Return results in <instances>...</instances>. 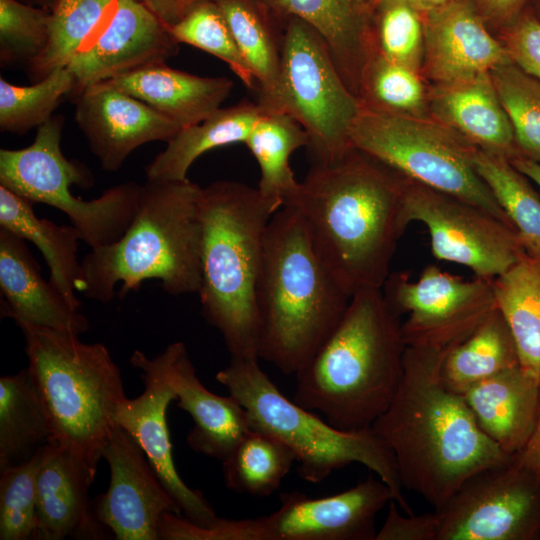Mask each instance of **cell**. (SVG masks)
<instances>
[{
  "mask_svg": "<svg viewBox=\"0 0 540 540\" xmlns=\"http://www.w3.org/2000/svg\"><path fill=\"white\" fill-rule=\"evenodd\" d=\"M215 378L246 409L251 429L272 434L291 449L303 480L320 483L335 470L359 463L388 485L402 512L413 514L393 454L372 428L347 432L322 420L284 396L258 359L230 358Z\"/></svg>",
  "mask_w": 540,
  "mask_h": 540,
  "instance_id": "8",
  "label": "cell"
},
{
  "mask_svg": "<svg viewBox=\"0 0 540 540\" xmlns=\"http://www.w3.org/2000/svg\"><path fill=\"white\" fill-rule=\"evenodd\" d=\"M62 116L37 128L33 143L22 149L0 150V185L31 203H43L63 212L81 241L97 248L117 241L136 215L142 185L126 182L106 189L93 200L71 193V185L87 189L92 173L68 160L61 150Z\"/></svg>",
  "mask_w": 540,
  "mask_h": 540,
  "instance_id": "9",
  "label": "cell"
},
{
  "mask_svg": "<svg viewBox=\"0 0 540 540\" xmlns=\"http://www.w3.org/2000/svg\"><path fill=\"white\" fill-rule=\"evenodd\" d=\"M435 512L437 540H537L540 480L513 455L471 475Z\"/></svg>",
  "mask_w": 540,
  "mask_h": 540,
  "instance_id": "12",
  "label": "cell"
},
{
  "mask_svg": "<svg viewBox=\"0 0 540 540\" xmlns=\"http://www.w3.org/2000/svg\"><path fill=\"white\" fill-rule=\"evenodd\" d=\"M349 139L352 146L411 181L467 201L512 225L475 170L478 147L450 127L361 106Z\"/></svg>",
  "mask_w": 540,
  "mask_h": 540,
  "instance_id": "10",
  "label": "cell"
},
{
  "mask_svg": "<svg viewBox=\"0 0 540 540\" xmlns=\"http://www.w3.org/2000/svg\"><path fill=\"white\" fill-rule=\"evenodd\" d=\"M75 121L101 167L117 171L143 144L168 142L181 128L146 103L107 82L76 95Z\"/></svg>",
  "mask_w": 540,
  "mask_h": 540,
  "instance_id": "19",
  "label": "cell"
},
{
  "mask_svg": "<svg viewBox=\"0 0 540 540\" xmlns=\"http://www.w3.org/2000/svg\"><path fill=\"white\" fill-rule=\"evenodd\" d=\"M422 14L426 70L437 84L489 73L512 62L471 0H450Z\"/></svg>",
  "mask_w": 540,
  "mask_h": 540,
  "instance_id": "20",
  "label": "cell"
},
{
  "mask_svg": "<svg viewBox=\"0 0 540 540\" xmlns=\"http://www.w3.org/2000/svg\"><path fill=\"white\" fill-rule=\"evenodd\" d=\"M514 167L540 187V164L525 157L511 161Z\"/></svg>",
  "mask_w": 540,
  "mask_h": 540,
  "instance_id": "49",
  "label": "cell"
},
{
  "mask_svg": "<svg viewBox=\"0 0 540 540\" xmlns=\"http://www.w3.org/2000/svg\"><path fill=\"white\" fill-rule=\"evenodd\" d=\"M351 297L317 255L300 212L271 217L257 285L259 359L296 374L341 321Z\"/></svg>",
  "mask_w": 540,
  "mask_h": 540,
  "instance_id": "4",
  "label": "cell"
},
{
  "mask_svg": "<svg viewBox=\"0 0 540 540\" xmlns=\"http://www.w3.org/2000/svg\"><path fill=\"white\" fill-rule=\"evenodd\" d=\"M146 103L181 129L215 113L230 95L227 77H202L153 63L104 81Z\"/></svg>",
  "mask_w": 540,
  "mask_h": 540,
  "instance_id": "24",
  "label": "cell"
},
{
  "mask_svg": "<svg viewBox=\"0 0 540 540\" xmlns=\"http://www.w3.org/2000/svg\"><path fill=\"white\" fill-rule=\"evenodd\" d=\"M528 4L533 10L534 14L540 20V0H529Z\"/></svg>",
  "mask_w": 540,
  "mask_h": 540,
  "instance_id": "51",
  "label": "cell"
},
{
  "mask_svg": "<svg viewBox=\"0 0 540 540\" xmlns=\"http://www.w3.org/2000/svg\"><path fill=\"white\" fill-rule=\"evenodd\" d=\"M75 80L67 67L52 71L29 86H17L0 78V129L23 134L40 127L67 94L74 92Z\"/></svg>",
  "mask_w": 540,
  "mask_h": 540,
  "instance_id": "37",
  "label": "cell"
},
{
  "mask_svg": "<svg viewBox=\"0 0 540 540\" xmlns=\"http://www.w3.org/2000/svg\"><path fill=\"white\" fill-rule=\"evenodd\" d=\"M529 0H471L486 23L500 29L514 20Z\"/></svg>",
  "mask_w": 540,
  "mask_h": 540,
  "instance_id": "46",
  "label": "cell"
},
{
  "mask_svg": "<svg viewBox=\"0 0 540 540\" xmlns=\"http://www.w3.org/2000/svg\"><path fill=\"white\" fill-rule=\"evenodd\" d=\"M42 449L29 461L0 470V540L37 539L36 478Z\"/></svg>",
  "mask_w": 540,
  "mask_h": 540,
  "instance_id": "42",
  "label": "cell"
},
{
  "mask_svg": "<svg viewBox=\"0 0 540 540\" xmlns=\"http://www.w3.org/2000/svg\"><path fill=\"white\" fill-rule=\"evenodd\" d=\"M1 314L59 332L80 335L89 328L87 318L60 291L46 281L25 240L0 228Z\"/></svg>",
  "mask_w": 540,
  "mask_h": 540,
  "instance_id": "23",
  "label": "cell"
},
{
  "mask_svg": "<svg viewBox=\"0 0 540 540\" xmlns=\"http://www.w3.org/2000/svg\"><path fill=\"white\" fill-rule=\"evenodd\" d=\"M116 4L117 0H50L48 40L28 64L30 78L37 82L66 67L106 27Z\"/></svg>",
  "mask_w": 540,
  "mask_h": 540,
  "instance_id": "33",
  "label": "cell"
},
{
  "mask_svg": "<svg viewBox=\"0 0 540 540\" xmlns=\"http://www.w3.org/2000/svg\"><path fill=\"white\" fill-rule=\"evenodd\" d=\"M201 187L189 179L147 180L139 206L115 242L92 248L81 261L77 292L106 304L157 279L170 295L198 293L201 284Z\"/></svg>",
  "mask_w": 540,
  "mask_h": 540,
  "instance_id": "6",
  "label": "cell"
},
{
  "mask_svg": "<svg viewBox=\"0 0 540 540\" xmlns=\"http://www.w3.org/2000/svg\"><path fill=\"white\" fill-rule=\"evenodd\" d=\"M358 99L368 109L413 115L425 92L416 70L374 53L362 74Z\"/></svg>",
  "mask_w": 540,
  "mask_h": 540,
  "instance_id": "40",
  "label": "cell"
},
{
  "mask_svg": "<svg viewBox=\"0 0 540 540\" xmlns=\"http://www.w3.org/2000/svg\"><path fill=\"white\" fill-rule=\"evenodd\" d=\"M281 111L305 130L311 164H330L351 147L350 128L361 110L320 35L305 21L284 24L280 65Z\"/></svg>",
  "mask_w": 540,
  "mask_h": 540,
  "instance_id": "11",
  "label": "cell"
},
{
  "mask_svg": "<svg viewBox=\"0 0 540 540\" xmlns=\"http://www.w3.org/2000/svg\"><path fill=\"white\" fill-rule=\"evenodd\" d=\"M0 228L32 242L42 253L50 271V282L80 309L77 284L81 276L77 230L37 217L33 203L0 185Z\"/></svg>",
  "mask_w": 540,
  "mask_h": 540,
  "instance_id": "27",
  "label": "cell"
},
{
  "mask_svg": "<svg viewBox=\"0 0 540 540\" xmlns=\"http://www.w3.org/2000/svg\"><path fill=\"white\" fill-rule=\"evenodd\" d=\"M499 39L511 61L540 80V20L529 4L514 20L501 28Z\"/></svg>",
  "mask_w": 540,
  "mask_h": 540,
  "instance_id": "44",
  "label": "cell"
},
{
  "mask_svg": "<svg viewBox=\"0 0 540 540\" xmlns=\"http://www.w3.org/2000/svg\"><path fill=\"white\" fill-rule=\"evenodd\" d=\"M258 1L262 3L265 7H267L269 10H272L282 0H258Z\"/></svg>",
  "mask_w": 540,
  "mask_h": 540,
  "instance_id": "52",
  "label": "cell"
},
{
  "mask_svg": "<svg viewBox=\"0 0 540 540\" xmlns=\"http://www.w3.org/2000/svg\"><path fill=\"white\" fill-rule=\"evenodd\" d=\"M522 157L540 164V80L513 62L490 71Z\"/></svg>",
  "mask_w": 540,
  "mask_h": 540,
  "instance_id": "38",
  "label": "cell"
},
{
  "mask_svg": "<svg viewBox=\"0 0 540 540\" xmlns=\"http://www.w3.org/2000/svg\"><path fill=\"white\" fill-rule=\"evenodd\" d=\"M102 457L110 469V483L105 493L92 500L96 519L114 539L159 540L161 516H182V511L137 440L116 425Z\"/></svg>",
  "mask_w": 540,
  "mask_h": 540,
  "instance_id": "16",
  "label": "cell"
},
{
  "mask_svg": "<svg viewBox=\"0 0 540 540\" xmlns=\"http://www.w3.org/2000/svg\"><path fill=\"white\" fill-rule=\"evenodd\" d=\"M514 456L540 480V396L537 416L531 434L523 448Z\"/></svg>",
  "mask_w": 540,
  "mask_h": 540,
  "instance_id": "48",
  "label": "cell"
},
{
  "mask_svg": "<svg viewBox=\"0 0 540 540\" xmlns=\"http://www.w3.org/2000/svg\"><path fill=\"white\" fill-rule=\"evenodd\" d=\"M519 365L513 335L496 308L466 339L448 351L441 378L450 390L463 395L480 381Z\"/></svg>",
  "mask_w": 540,
  "mask_h": 540,
  "instance_id": "32",
  "label": "cell"
},
{
  "mask_svg": "<svg viewBox=\"0 0 540 540\" xmlns=\"http://www.w3.org/2000/svg\"><path fill=\"white\" fill-rule=\"evenodd\" d=\"M263 114L258 103L241 101L219 108L201 123L181 129L146 166L147 180L182 181L202 154L222 146L245 143Z\"/></svg>",
  "mask_w": 540,
  "mask_h": 540,
  "instance_id": "28",
  "label": "cell"
},
{
  "mask_svg": "<svg viewBox=\"0 0 540 540\" xmlns=\"http://www.w3.org/2000/svg\"><path fill=\"white\" fill-rule=\"evenodd\" d=\"M25 338L28 370L49 414L52 441L97 472L127 399L119 367L102 343L78 335L18 323Z\"/></svg>",
  "mask_w": 540,
  "mask_h": 540,
  "instance_id": "7",
  "label": "cell"
},
{
  "mask_svg": "<svg viewBox=\"0 0 540 540\" xmlns=\"http://www.w3.org/2000/svg\"><path fill=\"white\" fill-rule=\"evenodd\" d=\"M410 179L352 146L330 164H311L285 204L302 215L312 245L342 289H382L408 224ZM284 204V205H285Z\"/></svg>",
  "mask_w": 540,
  "mask_h": 540,
  "instance_id": "1",
  "label": "cell"
},
{
  "mask_svg": "<svg viewBox=\"0 0 540 540\" xmlns=\"http://www.w3.org/2000/svg\"><path fill=\"white\" fill-rule=\"evenodd\" d=\"M96 472L55 441L41 454L36 478L37 539H107L111 532L94 516L88 490Z\"/></svg>",
  "mask_w": 540,
  "mask_h": 540,
  "instance_id": "21",
  "label": "cell"
},
{
  "mask_svg": "<svg viewBox=\"0 0 540 540\" xmlns=\"http://www.w3.org/2000/svg\"><path fill=\"white\" fill-rule=\"evenodd\" d=\"M238 49L253 73L263 112H282L280 65L282 35L270 22L271 11L258 0H215Z\"/></svg>",
  "mask_w": 540,
  "mask_h": 540,
  "instance_id": "29",
  "label": "cell"
},
{
  "mask_svg": "<svg viewBox=\"0 0 540 540\" xmlns=\"http://www.w3.org/2000/svg\"><path fill=\"white\" fill-rule=\"evenodd\" d=\"M520 366L540 380V257L527 252L492 281Z\"/></svg>",
  "mask_w": 540,
  "mask_h": 540,
  "instance_id": "31",
  "label": "cell"
},
{
  "mask_svg": "<svg viewBox=\"0 0 540 540\" xmlns=\"http://www.w3.org/2000/svg\"><path fill=\"white\" fill-rule=\"evenodd\" d=\"M168 29L179 44L191 45L224 61L247 88L257 91L255 77L215 0L196 5Z\"/></svg>",
  "mask_w": 540,
  "mask_h": 540,
  "instance_id": "39",
  "label": "cell"
},
{
  "mask_svg": "<svg viewBox=\"0 0 540 540\" xmlns=\"http://www.w3.org/2000/svg\"><path fill=\"white\" fill-rule=\"evenodd\" d=\"M34 1L44 2L45 4H48L50 0H34Z\"/></svg>",
  "mask_w": 540,
  "mask_h": 540,
  "instance_id": "53",
  "label": "cell"
},
{
  "mask_svg": "<svg viewBox=\"0 0 540 540\" xmlns=\"http://www.w3.org/2000/svg\"><path fill=\"white\" fill-rule=\"evenodd\" d=\"M406 343L401 316L382 289L356 292L331 335L295 374L293 401L334 427L371 428L402 378Z\"/></svg>",
  "mask_w": 540,
  "mask_h": 540,
  "instance_id": "3",
  "label": "cell"
},
{
  "mask_svg": "<svg viewBox=\"0 0 540 540\" xmlns=\"http://www.w3.org/2000/svg\"><path fill=\"white\" fill-rule=\"evenodd\" d=\"M375 53L417 70L424 54L423 14L402 0H382L373 6Z\"/></svg>",
  "mask_w": 540,
  "mask_h": 540,
  "instance_id": "41",
  "label": "cell"
},
{
  "mask_svg": "<svg viewBox=\"0 0 540 540\" xmlns=\"http://www.w3.org/2000/svg\"><path fill=\"white\" fill-rule=\"evenodd\" d=\"M380 1L382 0H370L372 6H374L376 3ZM402 1L407 2L408 4L414 6L416 9L424 13L426 11H429L438 6L443 5L444 3L450 0H402Z\"/></svg>",
  "mask_w": 540,
  "mask_h": 540,
  "instance_id": "50",
  "label": "cell"
},
{
  "mask_svg": "<svg viewBox=\"0 0 540 540\" xmlns=\"http://www.w3.org/2000/svg\"><path fill=\"white\" fill-rule=\"evenodd\" d=\"M308 143L307 133L290 114L263 112L245 141L258 163L260 179L257 188L263 195L279 200L283 205L294 196L299 182L289 158Z\"/></svg>",
  "mask_w": 540,
  "mask_h": 540,
  "instance_id": "34",
  "label": "cell"
},
{
  "mask_svg": "<svg viewBox=\"0 0 540 540\" xmlns=\"http://www.w3.org/2000/svg\"><path fill=\"white\" fill-rule=\"evenodd\" d=\"M129 362L142 371L144 391L118 406L115 423L137 440L183 517L198 526L209 527L218 519L213 507L199 490L183 482L174 464L167 410L177 395L162 361L159 355L150 358L135 350Z\"/></svg>",
  "mask_w": 540,
  "mask_h": 540,
  "instance_id": "17",
  "label": "cell"
},
{
  "mask_svg": "<svg viewBox=\"0 0 540 540\" xmlns=\"http://www.w3.org/2000/svg\"><path fill=\"white\" fill-rule=\"evenodd\" d=\"M493 280H464L426 266L416 281L390 274L382 291L400 316L407 346L450 348L466 339L496 308Z\"/></svg>",
  "mask_w": 540,
  "mask_h": 540,
  "instance_id": "15",
  "label": "cell"
},
{
  "mask_svg": "<svg viewBox=\"0 0 540 540\" xmlns=\"http://www.w3.org/2000/svg\"><path fill=\"white\" fill-rule=\"evenodd\" d=\"M539 396L540 380L520 365L480 381L463 394L480 429L509 456L528 440Z\"/></svg>",
  "mask_w": 540,
  "mask_h": 540,
  "instance_id": "26",
  "label": "cell"
},
{
  "mask_svg": "<svg viewBox=\"0 0 540 540\" xmlns=\"http://www.w3.org/2000/svg\"><path fill=\"white\" fill-rule=\"evenodd\" d=\"M167 27L184 17L192 8L206 0H140Z\"/></svg>",
  "mask_w": 540,
  "mask_h": 540,
  "instance_id": "47",
  "label": "cell"
},
{
  "mask_svg": "<svg viewBox=\"0 0 540 540\" xmlns=\"http://www.w3.org/2000/svg\"><path fill=\"white\" fill-rule=\"evenodd\" d=\"M404 219L428 230L433 256L463 265L476 277L493 280L526 250L515 228L476 205L410 181L403 199Z\"/></svg>",
  "mask_w": 540,
  "mask_h": 540,
  "instance_id": "13",
  "label": "cell"
},
{
  "mask_svg": "<svg viewBox=\"0 0 540 540\" xmlns=\"http://www.w3.org/2000/svg\"><path fill=\"white\" fill-rule=\"evenodd\" d=\"M52 440L48 411L28 368L0 378V470L23 464Z\"/></svg>",
  "mask_w": 540,
  "mask_h": 540,
  "instance_id": "30",
  "label": "cell"
},
{
  "mask_svg": "<svg viewBox=\"0 0 540 540\" xmlns=\"http://www.w3.org/2000/svg\"><path fill=\"white\" fill-rule=\"evenodd\" d=\"M179 43L168 27L140 0H117L106 27L66 66L75 80L74 95L86 87L144 66L166 62Z\"/></svg>",
  "mask_w": 540,
  "mask_h": 540,
  "instance_id": "18",
  "label": "cell"
},
{
  "mask_svg": "<svg viewBox=\"0 0 540 540\" xmlns=\"http://www.w3.org/2000/svg\"><path fill=\"white\" fill-rule=\"evenodd\" d=\"M296 461L294 453L272 434L251 429L222 461L228 489L268 497L281 485Z\"/></svg>",
  "mask_w": 540,
  "mask_h": 540,
  "instance_id": "35",
  "label": "cell"
},
{
  "mask_svg": "<svg viewBox=\"0 0 540 540\" xmlns=\"http://www.w3.org/2000/svg\"><path fill=\"white\" fill-rule=\"evenodd\" d=\"M451 348L407 346L399 387L371 426L392 452L402 487L434 509L471 475L511 457L480 429L463 395L444 384Z\"/></svg>",
  "mask_w": 540,
  "mask_h": 540,
  "instance_id": "2",
  "label": "cell"
},
{
  "mask_svg": "<svg viewBox=\"0 0 540 540\" xmlns=\"http://www.w3.org/2000/svg\"><path fill=\"white\" fill-rule=\"evenodd\" d=\"M473 163L515 228L524 249L540 257V196L511 161L477 148Z\"/></svg>",
  "mask_w": 540,
  "mask_h": 540,
  "instance_id": "36",
  "label": "cell"
},
{
  "mask_svg": "<svg viewBox=\"0 0 540 540\" xmlns=\"http://www.w3.org/2000/svg\"><path fill=\"white\" fill-rule=\"evenodd\" d=\"M396 501L388 504V513L375 540H437L436 512L420 515L402 514Z\"/></svg>",
  "mask_w": 540,
  "mask_h": 540,
  "instance_id": "45",
  "label": "cell"
},
{
  "mask_svg": "<svg viewBox=\"0 0 540 540\" xmlns=\"http://www.w3.org/2000/svg\"><path fill=\"white\" fill-rule=\"evenodd\" d=\"M283 206L244 183L201 188V284L204 319L221 334L230 358L259 359L257 285L264 238Z\"/></svg>",
  "mask_w": 540,
  "mask_h": 540,
  "instance_id": "5",
  "label": "cell"
},
{
  "mask_svg": "<svg viewBox=\"0 0 540 540\" xmlns=\"http://www.w3.org/2000/svg\"><path fill=\"white\" fill-rule=\"evenodd\" d=\"M394 500L391 489L373 473L335 495L311 498L298 492L280 494L270 515L221 518V540H375L377 514Z\"/></svg>",
  "mask_w": 540,
  "mask_h": 540,
  "instance_id": "14",
  "label": "cell"
},
{
  "mask_svg": "<svg viewBox=\"0 0 540 540\" xmlns=\"http://www.w3.org/2000/svg\"><path fill=\"white\" fill-rule=\"evenodd\" d=\"M177 395V406L193 420L187 444L198 453L224 461L251 430L246 409L233 397L209 391L197 376L186 346L177 341L159 354Z\"/></svg>",
  "mask_w": 540,
  "mask_h": 540,
  "instance_id": "22",
  "label": "cell"
},
{
  "mask_svg": "<svg viewBox=\"0 0 540 540\" xmlns=\"http://www.w3.org/2000/svg\"><path fill=\"white\" fill-rule=\"evenodd\" d=\"M49 34V12L19 0H0V59L2 64L34 60Z\"/></svg>",
  "mask_w": 540,
  "mask_h": 540,
  "instance_id": "43",
  "label": "cell"
},
{
  "mask_svg": "<svg viewBox=\"0 0 540 540\" xmlns=\"http://www.w3.org/2000/svg\"><path fill=\"white\" fill-rule=\"evenodd\" d=\"M432 106L446 126L478 148L510 161L522 157L490 72L437 84Z\"/></svg>",
  "mask_w": 540,
  "mask_h": 540,
  "instance_id": "25",
  "label": "cell"
}]
</instances>
